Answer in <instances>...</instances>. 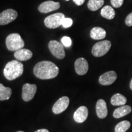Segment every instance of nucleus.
<instances>
[{
  "label": "nucleus",
  "instance_id": "nucleus-21",
  "mask_svg": "<svg viewBox=\"0 0 132 132\" xmlns=\"http://www.w3.org/2000/svg\"><path fill=\"white\" fill-rule=\"evenodd\" d=\"M104 4V0H89L87 3V7L91 11H96Z\"/></svg>",
  "mask_w": 132,
  "mask_h": 132
},
{
  "label": "nucleus",
  "instance_id": "nucleus-14",
  "mask_svg": "<svg viewBox=\"0 0 132 132\" xmlns=\"http://www.w3.org/2000/svg\"><path fill=\"white\" fill-rule=\"evenodd\" d=\"M96 113L100 119L105 118L108 115V108L106 103L103 99H100L96 103Z\"/></svg>",
  "mask_w": 132,
  "mask_h": 132
},
{
  "label": "nucleus",
  "instance_id": "nucleus-27",
  "mask_svg": "<svg viewBox=\"0 0 132 132\" xmlns=\"http://www.w3.org/2000/svg\"><path fill=\"white\" fill-rule=\"evenodd\" d=\"M73 1L77 5H78V6H81V5H82L84 3H85V0H73Z\"/></svg>",
  "mask_w": 132,
  "mask_h": 132
},
{
  "label": "nucleus",
  "instance_id": "nucleus-9",
  "mask_svg": "<svg viewBox=\"0 0 132 132\" xmlns=\"http://www.w3.org/2000/svg\"><path fill=\"white\" fill-rule=\"evenodd\" d=\"M70 100L67 96L62 97L56 102L53 106L52 111L55 114H58L65 111L69 106Z\"/></svg>",
  "mask_w": 132,
  "mask_h": 132
},
{
  "label": "nucleus",
  "instance_id": "nucleus-22",
  "mask_svg": "<svg viewBox=\"0 0 132 132\" xmlns=\"http://www.w3.org/2000/svg\"><path fill=\"white\" fill-rule=\"evenodd\" d=\"M131 123L128 120H123L116 125L115 127V132H125L129 129Z\"/></svg>",
  "mask_w": 132,
  "mask_h": 132
},
{
  "label": "nucleus",
  "instance_id": "nucleus-20",
  "mask_svg": "<svg viewBox=\"0 0 132 132\" xmlns=\"http://www.w3.org/2000/svg\"><path fill=\"white\" fill-rule=\"evenodd\" d=\"M12 89L8 87H5L0 83V100H6L10 98L12 95Z\"/></svg>",
  "mask_w": 132,
  "mask_h": 132
},
{
  "label": "nucleus",
  "instance_id": "nucleus-10",
  "mask_svg": "<svg viewBox=\"0 0 132 132\" xmlns=\"http://www.w3.org/2000/svg\"><path fill=\"white\" fill-rule=\"evenodd\" d=\"M60 7V3L58 2H54L53 1H47L42 3L39 5L38 10L41 13H49L52 11H56Z\"/></svg>",
  "mask_w": 132,
  "mask_h": 132
},
{
  "label": "nucleus",
  "instance_id": "nucleus-28",
  "mask_svg": "<svg viewBox=\"0 0 132 132\" xmlns=\"http://www.w3.org/2000/svg\"><path fill=\"white\" fill-rule=\"evenodd\" d=\"M34 132H49V131L47 129L42 128V129H39V130H37V131H36Z\"/></svg>",
  "mask_w": 132,
  "mask_h": 132
},
{
  "label": "nucleus",
  "instance_id": "nucleus-26",
  "mask_svg": "<svg viewBox=\"0 0 132 132\" xmlns=\"http://www.w3.org/2000/svg\"><path fill=\"white\" fill-rule=\"evenodd\" d=\"M125 24L128 26H132V13H130L128 15V16L126 17L125 19Z\"/></svg>",
  "mask_w": 132,
  "mask_h": 132
},
{
  "label": "nucleus",
  "instance_id": "nucleus-11",
  "mask_svg": "<svg viewBox=\"0 0 132 132\" xmlns=\"http://www.w3.org/2000/svg\"><path fill=\"white\" fill-rule=\"evenodd\" d=\"M117 77H118L117 73L114 71H109V72H105L100 76L98 81L102 85H111L116 80Z\"/></svg>",
  "mask_w": 132,
  "mask_h": 132
},
{
  "label": "nucleus",
  "instance_id": "nucleus-2",
  "mask_svg": "<svg viewBox=\"0 0 132 132\" xmlns=\"http://www.w3.org/2000/svg\"><path fill=\"white\" fill-rule=\"evenodd\" d=\"M23 73V64L18 60L11 61L6 64L3 73L7 80H15L22 75Z\"/></svg>",
  "mask_w": 132,
  "mask_h": 132
},
{
  "label": "nucleus",
  "instance_id": "nucleus-24",
  "mask_svg": "<svg viewBox=\"0 0 132 132\" xmlns=\"http://www.w3.org/2000/svg\"><path fill=\"white\" fill-rule=\"evenodd\" d=\"M73 24V20L70 18H65L62 21V26L64 28H67L70 27Z\"/></svg>",
  "mask_w": 132,
  "mask_h": 132
},
{
  "label": "nucleus",
  "instance_id": "nucleus-3",
  "mask_svg": "<svg viewBox=\"0 0 132 132\" xmlns=\"http://www.w3.org/2000/svg\"><path fill=\"white\" fill-rule=\"evenodd\" d=\"M6 44L7 48L9 51H17L23 48L24 42L20 35L18 33H12L9 34L6 39Z\"/></svg>",
  "mask_w": 132,
  "mask_h": 132
},
{
  "label": "nucleus",
  "instance_id": "nucleus-12",
  "mask_svg": "<svg viewBox=\"0 0 132 132\" xmlns=\"http://www.w3.org/2000/svg\"><path fill=\"white\" fill-rule=\"evenodd\" d=\"M75 72L79 75H84L87 73L89 69L87 61L83 57L77 59L75 62Z\"/></svg>",
  "mask_w": 132,
  "mask_h": 132
},
{
  "label": "nucleus",
  "instance_id": "nucleus-31",
  "mask_svg": "<svg viewBox=\"0 0 132 132\" xmlns=\"http://www.w3.org/2000/svg\"><path fill=\"white\" fill-rule=\"evenodd\" d=\"M65 1H69V0H65Z\"/></svg>",
  "mask_w": 132,
  "mask_h": 132
},
{
  "label": "nucleus",
  "instance_id": "nucleus-7",
  "mask_svg": "<svg viewBox=\"0 0 132 132\" xmlns=\"http://www.w3.org/2000/svg\"><path fill=\"white\" fill-rule=\"evenodd\" d=\"M18 16V13L12 9H8L0 13V25H6L12 22Z\"/></svg>",
  "mask_w": 132,
  "mask_h": 132
},
{
  "label": "nucleus",
  "instance_id": "nucleus-30",
  "mask_svg": "<svg viewBox=\"0 0 132 132\" xmlns=\"http://www.w3.org/2000/svg\"><path fill=\"white\" fill-rule=\"evenodd\" d=\"M16 132H24L23 131H16Z\"/></svg>",
  "mask_w": 132,
  "mask_h": 132
},
{
  "label": "nucleus",
  "instance_id": "nucleus-6",
  "mask_svg": "<svg viewBox=\"0 0 132 132\" xmlns=\"http://www.w3.org/2000/svg\"><path fill=\"white\" fill-rule=\"evenodd\" d=\"M48 48L53 55L57 59H62L65 56L64 45L57 40H51L48 43Z\"/></svg>",
  "mask_w": 132,
  "mask_h": 132
},
{
  "label": "nucleus",
  "instance_id": "nucleus-13",
  "mask_svg": "<svg viewBox=\"0 0 132 132\" xmlns=\"http://www.w3.org/2000/svg\"><path fill=\"white\" fill-rule=\"evenodd\" d=\"M88 116V110L85 106H81L74 113L73 119L78 123H82L87 119Z\"/></svg>",
  "mask_w": 132,
  "mask_h": 132
},
{
  "label": "nucleus",
  "instance_id": "nucleus-16",
  "mask_svg": "<svg viewBox=\"0 0 132 132\" xmlns=\"http://www.w3.org/2000/svg\"><path fill=\"white\" fill-rule=\"evenodd\" d=\"M106 32L100 27L93 28L90 32V36L94 40H101L106 37Z\"/></svg>",
  "mask_w": 132,
  "mask_h": 132
},
{
  "label": "nucleus",
  "instance_id": "nucleus-18",
  "mask_svg": "<svg viewBox=\"0 0 132 132\" xmlns=\"http://www.w3.org/2000/svg\"><path fill=\"white\" fill-rule=\"evenodd\" d=\"M127 98L121 94L117 93L112 96L111 103L113 106H123L127 103Z\"/></svg>",
  "mask_w": 132,
  "mask_h": 132
},
{
  "label": "nucleus",
  "instance_id": "nucleus-5",
  "mask_svg": "<svg viewBox=\"0 0 132 132\" xmlns=\"http://www.w3.org/2000/svg\"><path fill=\"white\" fill-rule=\"evenodd\" d=\"M111 43L109 40H102L96 43L92 49V53L95 57H102L109 52Z\"/></svg>",
  "mask_w": 132,
  "mask_h": 132
},
{
  "label": "nucleus",
  "instance_id": "nucleus-25",
  "mask_svg": "<svg viewBox=\"0 0 132 132\" xmlns=\"http://www.w3.org/2000/svg\"><path fill=\"white\" fill-rule=\"evenodd\" d=\"M123 0H111L112 6L115 8H119L123 4Z\"/></svg>",
  "mask_w": 132,
  "mask_h": 132
},
{
  "label": "nucleus",
  "instance_id": "nucleus-15",
  "mask_svg": "<svg viewBox=\"0 0 132 132\" xmlns=\"http://www.w3.org/2000/svg\"><path fill=\"white\" fill-rule=\"evenodd\" d=\"M14 57L18 61H25L32 57V53L29 50L21 48L15 52Z\"/></svg>",
  "mask_w": 132,
  "mask_h": 132
},
{
  "label": "nucleus",
  "instance_id": "nucleus-4",
  "mask_svg": "<svg viewBox=\"0 0 132 132\" xmlns=\"http://www.w3.org/2000/svg\"><path fill=\"white\" fill-rule=\"evenodd\" d=\"M65 15L62 13H56L50 15L44 20L45 25L49 29H55L62 25Z\"/></svg>",
  "mask_w": 132,
  "mask_h": 132
},
{
  "label": "nucleus",
  "instance_id": "nucleus-1",
  "mask_svg": "<svg viewBox=\"0 0 132 132\" xmlns=\"http://www.w3.org/2000/svg\"><path fill=\"white\" fill-rule=\"evenodd\" d=\"M33 72L34 75L38 78L41 80H50L57 77L59 69L53 62L48 61H43L36 64Z\"/></svg>",
  "mask_w": 132,
  "mask_h": 132
},
{
  "label": "nucleus",
  "instance_id": "nucleus-23",
  "mask_svg": "<svg viewBox=\"0 0 132 132\" xmlns=\"http://www.w3.org/2000/svg\"><path fill=\"white\" fill-rule=\"evenodd\" d=\"M62 44L65 47H70L72 45V40L68 36H64L61 39Z\"/></svg>",
  "mask_w": 132,
  "mask_h": 132
},
{
  "label": "nucleus",
  "instance_id": "nucleus-8",
  "mask_svg": "<svg viewBox=\"0 0 132 132\" xmlns=\"http://www.w3.org/2000/svg\"><path fill=\"white\" fill-rule=\"evenodd\" d=\"M36 91L37 86L34 84H24L22 88V98L25 102H29L34 98Z\"/></svg>",
  "mask_w": 132,
  "mask_h": 132
},
{
  "label": "nucleus",
  "instance_id": "nucleus-19",
  "mask_svg": "<svg viewBox=\"0 0 132 132\" xmlns=\"http://www.w3.org/2000/svg\"><path fill=\"white\" fill-rule=\"evenodd\" d=\"M100 14L103 18L108 20L113 19L116 15L114 10L110 6H106L102 8Z\"/></svg>",
  "mask_w": 132,
  "mask_h": 132
},
{
  "label": "nucleus",
  "instance_id": "nucleus-17",
  "mask_svg": "<svg viewBox=\"0 0 132 132\" xmlns=\"http://www.w3.org/2000/svg\"><path fill=\"white\" fill-rule=\"evenodd\" d=\"M131 107L129 105H123L116 109L113 113V117L116 119L122 118L131 113Z\"/></svg>",
  "mask_w": 132,
  "mask_h": 132
},
{
  "label": "nucleus",
  "instance_id": "nucleus-29",
  "mask_svg": "<svg viewBox=\"0 0 132 132\" xmlns=\"http://www.w3.org/2000/svg\"><path fill=\"white\" fill-rule=\"evenodd\" d=\"M130 89H131L132 90V79H131V81H130Z\"/></svg>",
  "mask_w": 132,
  "mask_h": 132
}]
</instances>
